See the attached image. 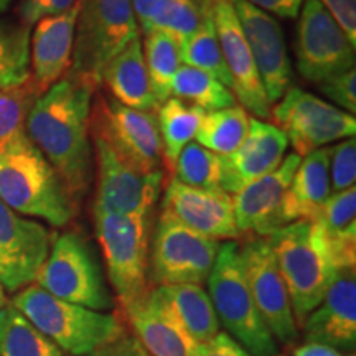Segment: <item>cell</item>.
Wrapping results in <instances>:
<instances>
[{
    "label": "cell",
    "mask_w": 356,
    "mask_h": 356,
    "mask_svg": "<svg viewBox=\"0 0 356 356\" xmlns=\"http://www.w3.org/2000/svg\"><path fill=\"white\" fill-rule=\"evenodd\" d=\"M97 86L70 73L35 101L26 136L50 162L78 203L95 175L89 118Z\"/></svg>",
    "instance_id": "1"
},
{
    "label": "cell",
    "mask_w": 356,
    "mask_h": 356,
    "mask_svg": "<svg viewBox=\"0 0 356 356\" xmlns=\"http://www.w3.org/2000/svg\"><path fill=\"white\" fill-rule=\"evenodd\" d=\"M10 305L70 356H101L126 333L118 315L56 299L37 284L22 289Z\"/></svg>",
    "instance_id": "2"
},
{
    "label": "cell",
    "mask_w": 356,
    "mask_h": 356,
    "mask_svg": "<svg viewBox=\"0 0 356 356\" xmlns=\"http://www.w3.org/2000/svg\"><path fill=\"white\" fill-rule=\"evenodd\" d=\"M0 202L56 228L68 225L76 211L61 177L30 139L0 155Z\"/></svg>",
    "instance_id": "3"
},
{
    "label": "cell",
    "mask_w": 356,
    "mask_h": 356,
    "mask_svg": "<svg viewBox=\"0 0 356 356\" xmlns=\"http://www.w3.org/2000/svg\"><path fill=\"white\" fill-rule=\"evenodd\" d=\"M207 284V292L226 333L251 356H277V341L262 320L249 291L239 243L221 244Z\"/></svg>",
    "instance_id": "4"
},
{
    "label": "cell",
    "mask_w": 356,
    "mask_h": 356,
    "mask_svg": "<svg viewBox=\"0 0 356 356\" xmlns=\"http://www.w3.org/2000/svg\"><path fill=\"white\" fill-rule=\"evenodd\" d=\"M286 282L297 327L323 300L337 267L310 221H296L266 236Z\"/></svg>",
    "instance_id": "5"
},
{
    "label": "cell",
    "mask_w": 356,
    "mask_h": 356,
    "mask_svg": "<svg viewBox=\"0 0 356 356\" xmlns=\"http://www.w3.org/2000/svg\"><path fill=\"white\" fill-rule=\"evenodd\" d=\"M92 216L108 280L122 310H126L150 289L152 215H121L92 208Z\"/></svg>",
    "instance_id": "6"
},
{
    "label": "cell",
    "mask_w": 356,
    "mask_h": 356,
    "mask_svg": "<svg viewBox=\"0 0 356 356\" xmlns=\"http://www.w3.org/2000/svg\"><path fill=\"white\" fill-rule=\"evenodd\" d=\"M137 37L132 0H81L70 71L101 86L106 65Z\"/></svg>",
    "instance_id": "7"
},
{
    "label": "cell",
    "mask_w": 356,
    "mask_h": 356,
    "mask_svg": "<svg viewBox=\"0 0 356 356\" xmlns=\"http://www.w3.org/2000/svg\"><path fill=\"white\" fill-rule=\"evenodd\" d=\"M35 284L70 304L99 312L114 309V299L91 244L74 231L60 234L53 241Z\"/></svg>",
    "instance_id": "8"
},
{
    "label": "cell",
    "mask_w": 356,
    "mask_h": 356,
    "mask_svg": "<svg viewBox=\"0 0 356 356\" xmlns=\"http://www.w3.org/2000/svg\"><path fill=\"white\" fill-rule=\"evenodd\" d=\"M89 132L99 136L119 157L144 173L163 172V150L157 115L131 109L97 95L91 106Z\"/></svg>",
    "instance_id": "9"
},
{
    "label": "cell",
    "mask_w": 356,
    "mask_h": 356,
    "mask_svg": "<svg viewBox=\"0 0 356 356\" xmlns=\"http://www.w3.org/2000/svg\"><path fill=\"white\" fill-rule=\"evenodd\" d=\"M221 243L186 228L160 213L149 256L150 280L157 287L197 284L203 286L220 252Z\"/></svg>",
    "instance_id": "10"
},
{
    "label": "cell",
    "mask_w": 356,
    "mask_h": 356,
    "mask_svg": "<svg viewBox=\"0 0 356 356\" xmlns=\"http://www.w3.org/2000/svg\"><path fill=\"white\" fill-rule=\"evenodd\" d=\"M269 118L286 134L300 159L332 142L355 137L356 132L355 115L299 88L289 89L270 108Z\"/></svg>",
    "instance_id": "11"
},
{
    "label": "cell",
    "mask_w": 356,
    "mask_h": 356,
    "mask_svg": "<svg viewBox=\"0 0 356 356\" xmlns=\"http://www.w3.org/2000/svg\"><path fill=\"white\" fill-rule=\"evenodd\" d=\"M356 44L318 0H304L297 25L296 56L300 76L310 83L353 70Z\"/></svg>",
    "instance_id": "12"
},
{
    "label": "cell",
    "mask_w": 356,
    "mask_h": 356,
    "mask_svg": "<svg viewBox=\"0 0 356 356\" xmlns=\"http://www.w3.org/2000/svg\"><path fill=\"white\" fill-rule=\"evenodd\" d=\"M91 144L97 167L95 208L121 215H152L165 173L137 170L96 134H91Z\"/></svg>",
    "instance_id": "13"
},
{
    "label": "cell",
    "mask_w": 356,
    "mask_h": 356,
    "mask_svg": "<svg viewBox=\"0 0 356 356\" xmlns=\"http://www.w3.org/2000/svg\"><path fill=\"white\" fill-rule=\"evenodd\" d=\"M239 252L249 291L262 320L275 341L292 345L299 337V327L269 241L259 236H251L246 243L239 244Z\"/></svg>",
    "instance_id": "14"
},
{
    "label": "cell",
    "mask_w": 356,
    "mask_h": 356,
    "mask_svg": "<svg viewBox=\"0 0 356 356\" xmlns=\"http://www.w3.org/2000/svg\"><path fill=\"white\" fill-rule=\"evenodd\" d=\"M51 248L42 222L26 220L0 202V284L17 292L35 282Z\"/></svg>",
    "instance_id": "15"
},
{
    "label": "cell",
    "mask_w": 356,
    "mask_h": 356,
    "mask_svg": "<svg viewBox=\"0 0 356 356\" xmlns=\"http://www.w3.org/2000/svg\"><path fill=\"white\" fill-rule=\"evenodd\" d=\"M270 104L292 88L293 71L280 24L248 0H231Z\"/></svg>",
    "instance_id": "16"
},
{
    "label": "cell",
    "mask_w": 356,
    "mask_h": 356,
    "mask_svg": "<svg viewBox=\"0 0 356 356\" xmlns=\"http://www.w3.org/2000/svg\"><path fill=\"white\" fill-rule=\"evenodd\" d=\"M211 15L236 101L256 119L269 118L273 104L267 99L231 0H211Z\"/></svg>",
    "instance_id": "17"
},
{
    "label": "cell",
    "mask_w": 356,
    "mask_h": 356,
    "mask_svg": "<svg viewBox=\"0 0 356 356\" xmlns=\"http://www.w3.org/2000/svg\"><path fill=\"white\" fill-rule=\"evenodd\" d=\"M162 213L216 241H234L241 236L236 226L233 198L225 190L193 188L172 178L163 191Z\"/></svg>",
    "instance_id": "18"
},
{
    "label": "cell",
    "mask_w": 356,
    "mask_h": 356,
    "mask_svg": "<svg viewBox=\"0 0 356 356\" xmlns=\"http://www.w3.org/2000/svg\"><path fill=\"white\" fill-rule=\"evenodd\" d=\"M305 343H320L338 351L356 345V274L355 266L338 267L323 300L302 323Z\"/></svg>",
    "instance_id": "19"
},
{
    "label": "cell",
    "mask_w": 356,
    "mask_h": 356,
    "mask_svg": "<svg viewBox=\"0 0 356 356\" xmlns=\"http://www.w3.org/2000/svg\"><path fill=\"white\" fill-rule=\"evenodd\" d=\"M300 160L297 154L287 155L274 172L231 195L239 234L266 238L273 231L282 228V200Z\"/></svg>",
    "instance_id": "20"
},
{
    "label": "cell",
    "mask_w": 356,
    "mask_h": 356,
    "mask_svg": "<svg viewBox=\"0 0 356 356\" xmlns=\"http://www.w3.org/2000/svg\"><path fill=\"white\" fill-rule=\"evenodd\" d=\"M79 8L81 0H76L66 12L35 24L30 35V79L40 95L70 73Z\"/></svg>",
    "instance_id": "21"
},
{
    "label": "cell",
    "mask_w": 356,
    "mask_h": 356,
    "mask_svg": "<svg viewBox=\"0 0 356 356\" xmlns=\"http://www.w3.org/2000/svg\"><path fill=\"white\" fill-rule=\"evenodd\" d=\"M289 140L280 129L251 118L246 139L234 154L222 159L221 188L234 195L244 186L274 172L286 159Z\"/></svg>",
    "instance_id": "22"
},
{
    "label": "cell",
    "mask_w": 356,
    "mask_h": 356,
    "mask_svg": "<svg viewBox=\"0 0 356 356\" xmlns=\"http://www.w3.org/2000/svg\"><path fill=\"white\" fill-rule=\"evenodd\" d=\"M134 337L152 356H195L198 343L178 322L159 292L149 289L142 299L124 310Z\"/></svg>",
    "instance_id": "23"
},
{
    "label": "cell",
    "mask_w": 356,
    "mask_h": 356,
    "mask_svg": "<svg viewBox=\"0 0 356 356\" xmlns=\"http://www.w3.org/2000/svg\"><path fill=\"white\" fill-rule=\"evenodd\" d=\"M330 197V147H323L302 157L293 173L280 208L282 226L314 221Z\"/></svg>",
    "instance_id": "24"
},
{
    "label": "cell",
    "mask_w": 356,
    "mask_h": 356,
    "mask_svg": "<svg viewBox=\"0 0 356 356\" xmlns=\"http://www.w3.org/2000/svg\"><path fill=\"white\" fill-rule=\"evenodd\" d=\"M101 84H104L114 101L127 108L154 114L160 108L144 61L140 37L134 38L106 65Z\"/></svg>",
    "instance_id": "25"
},
{
    "label": "cell",
    "mask_w": 356,
    "mask_h": 356,
    "mask_svg": "<svg viewBox=\"0 0 356 356\" xmlns=\"http://www.w3.org/2000/svg\"><path fill=\"white\" fill-rule=\"evenodd\" d=\"M320 241L337 267L356 262V188L332 195L314 221Z\"/></svg>",
    "instance_id": "26"
},
{
    "label": "cell",
    "mask_w": 356,
    "mask_h": 356,
    "mask_svg": "<svg viewBox=\"0 0 356 356\" xmlns=\"http://www.w3.org/2000/svg\"><path fill=\"white\" fill-rule=\"evenodd\" d=\"M157 289L181 327L198 345L207 343L220 333V320L203 286L178 284Z\"/></svg>",
    "instance_id": "27"
},
{
    "label": "cell",
    "mask_w": 356,
    "mask_h": 356,
    "mask_svg": "<svg viewBox=\"0 0 356 356\" xmlns=\"http://www.w3.org/2000/svg\"><path fill=\"white\" fill-rule=\"evenodd\" d=\"M204 111L188 102L168 97L157 109V124L162 140L163 165L173 170L178 155L190 142H193Z\"/></svg>",
    "instance_id": "28"
},
{
    "label": "cell",
    "mask_w": 356,
    "mask_h": 356,
    "mask_svg": "<svg viewBox=\"0 0 356 356\" xmlns=\"http://www.w3.org/2000/svg\"><path fill=\"white\" fill-rule=\"evenodd\" d=\"M248 111L243 106L208 111L203 114L202 122L197 131V144L211 150L220 157H228L234 154L243 144L249 132Z\"/></svg>",
    "instance_id": "29"
},
{
    "label": "cell",
    "mask_w": 356,
    "mask_h": 356,
    "mask_svg": "<svg viewBox=\"0 0 356 356\" xmlns=\"http://www.w3.org/2000/svg\"><path fill=\"white\" fill-rule=\"evenodd\" d=\"M142 53L149 71L152 91L159 104L170 97L172 79L181 65V42L175 35L163 30H150L144 33Z\"/></svg>",
    "instance_id": "30"
},
{
    "label": "cell",
    "mask_w": 356,
    "mask_h": 356,
    "mask_svg": "<svg viewBox=\"0 0 356 356\" xmlns=\"http://www.w3.org/2000/svg\"><path fill=\"white\" fill-rule=\"evenodd\" d=\"M0 356H70L37 330L19 310H0Z\"/></svg>",
    "instance_id": "31"
},
{
    "label": "cell",
    "mask_w": 356,
    "mask_h": 356,
    "mask_svg": "<svg viewBox=\"0 0 356 356\" xmlns=\"http://www.w3.org/2000/svg\"><path fill=\"white\" fill-rule=\"evenodd\" d=\"M170 97L197 106L204 113L231 108L238 102L233 91L218 81L215 76L186 65H181L172 79Z\"/></svg>",
    "instance_id": "32"
},
{
    "label": "cell",
    "mask_w": 356,
    "mask_h": 356,
    "mask_svg": "<svg viewBox=\"0 0 356 356\" xmlns=\"http://www.w3.org/2000/svg\"><path fill=\"white\" fill-rule=\"evenodd\" d=\"M40 96L30 78L15 86L0 88V155L29 140L26 119Z\"/></svg>",
    "instance_id": "33"
},
{
    "label": "cell",
    "mask_w": 356,
    "mask_h": 356,
    "mask_svg": "<svg viewBox=\"0 0 356 356\" xmlns=\"http://www.w3.org/2000/svg\"><path fill=\"white\" fill-rule=\"evenodd\" d=\"M181 63L207 71L231 89V76L222 60L215 22H213L211 2L198 29L181 42Z\"/></svg>",
    "instance_id": "34"
},
{
    "label": "cell",
    "mask_w": 356,
    "mask_h": 356,
    "mask_svg": "<svg viewBox=\"0 0 356 356\" xmlns=\"http://www.w3.org/2000/svg\"><path fill=\"white\" fill-rule=\"evenodd\" d=\"M30 78V26L20 20L0 19V88Z\"/></svg>",
    "instance_id": "35"
},
{
    "label": "cell",
    "mask_w": 356,
    "mask_h": 356,
    "mask_svg": "<svg viewBox=\"0 0 356 356\" xmlns=\"http://www.w3.org/2000/svg\"><path fill=\"white\" fill-rule=\"evenodd\" d=\"M222 159L197 142H190L178 155L173 167V180L186 186L204 190L221 188Z\"/></svg>",
    "instance_id": "36"
},
{
    "label": "cell",
    "mask_w": 356,
    "mask_h": 356,
    "mask_svg": "<svg viewBox=\"0 0 356 356\" xmlns=\"http://www.w3.org/2000/svg\"><path fill=\"white\" fill-rule=\"evenodd\" d=\"M356 184V140L345 139L330 147V190L332 195L353 188Z\"/></svg>",
    "instance_id": "37"
},
{
    "label": "cell",
    "mask_w": 356,
    "mask_h": 356,
    "mask_svg": "<svg viewBox=\"0 0 356 356\" xmlns=\"http://www.w3.org/2000/svg\"><path fill=\"white\" fill-rule=\"evenodd\" d=\"M318 89L322 95L338 106L341 111L355 115L356 113V70L343 71L340 74L323 79L318 83Z\"/></svg>",
    "instance_id": "38"
},
{
    "label": "cell",
    "mask_w": 356,
    "mask_h": 356,
    "mask_svg": "<svg viewBox=\"0 0 356 356\" xmlns=\"http://www.w3.org/2000/svg\"><path fill=\"white\" fill-rule=\"evenodd\" d=\"M74 2L76 0H20L17 13L22 24L32 29L42 19L66 12Z\"/></svg>",
    "instance_id": "39"
},
{
    "label": "cell",
    "mask_w": 356,
    "mask_h": 356,
    "mask_svg": "<svg viewBox=\"0 0 356 356\" xmlns=\"http://www.w3.org/2000/svg\"><path fill=\"white\" fill-rule=\"evenodd\" d=\"M356 44V0H318Z\"/></svg>",
    "instance_id": "40"
},
{
    "label": "cell",
    "mask_w": 356,
    "mask_h": 356,
    "mask_svg": "<svg viewBox=\"0 0 356 356\" xmlns=\"http://www.w3.org/2000/svg\"><path fill=\"white\" fill-rule=\"evenodd\" d=\"M195 356H251L234 338L226 332H220L210 341L200 345Z\"/></svg>",
    "instance_id": "41"
},
{
    "label": "cell",
    "mask_w": 356,
    "mask_h": 356,
    "mask_svg": "<svg viewBox=\"0 0 356 356\" xmlns=\"http://www.w3.org/2000/svg\"><path fill=\"white\" fill-rule=\"evenodd\" d=\"M248 2L280 19H297L304 0H248Z\"/></svg>",
    "instance_id": "42"
},
{
    "label": "cell",
    "mask_w": 356,
    "mask_h": 356,
    "mask_svg": "<svg viewBox=\"0 0 356 356\" xmlns=\"http://www.w3.org/2000/svg\"><path fill=\"white\" fill-rule=\"evenodd\" d=\"M163 2L165 0H132L134 13H136L137 25H139V30L142 33H145L149 30L150 22L157 15V12L160 10Z\"/></svg>",
    "instance_id": "43"
},
{
    "label": "cell",
    "mask_w": 356,
    "mask_h": 356,
    "mask_svg": "<svg viewBox=\"0 0 356 356\" xmlns=\"http://www.w3.org/2000/svg\"><path fill=\"white\" fill-rule=\"evenodd\" d=\"M101 356H152L144 350V346L139 343L134 335H124L115 341L114 345H111L108 350L102 351Z\"/></svg>",
    "instance_id": "44"
},
{
    "label": "cell",
    "mask_w": 356,
    "mask_h": 356,
    "mask_svg": "<svg viewBox=\"0 0 356 356\" xmlns=\"http://www.w3.org/2000/svg\"><path fill=\"white\" fill-rule=\"evenodd\" d=\"M293 356H345L332 346L320 343H304L292 351Z\"/></svg>",
    "instance_id": "45"
},
{
    "label": "cell",
    "mask_w": 356,
    "mask_h": 356,
    "mask_svg": "<svg viewBox=\"0 0 356 356\" xmlns=\"http://www.w3.org/2000/svg\"><path fill=\"white\" fill-rule=\"evenodd\" d=\"M12 2H13V0H0V13L7 12L8 7L12 6Z\"/></svg>",
    "instance_id": "46"
},
{
    "label": "cell",
    "mask_w": 356,
    "mask_h": 356,
    "mask_svg": "<svg viewBox=\"0 0 356 356\" xmlns=\"http://www.w3.org/2000/svg\"><path fill=\"white\" fill-rule=\"evenodd\" d=\"M6 304H7L6 293H3V287H2V284H0V310H2L3 307H6Z\"/></svg>",
    "instance_id": "47"
},
{
    "label": "cell",
    "mask_w": 356,
    "mask_h": 356,
    "mask_svg": "<svg viewBox=\"0 0 356 356\" xmlns=\"http://www.w3.org/2000/svg\"><path fill=\"white\" fill-rule=\"evenodd\" d=\"M345 356H350V355H345ZM351 356H355V355H351Z\"/></svg>",
    "instance_id": "48"
}]
</instances>
